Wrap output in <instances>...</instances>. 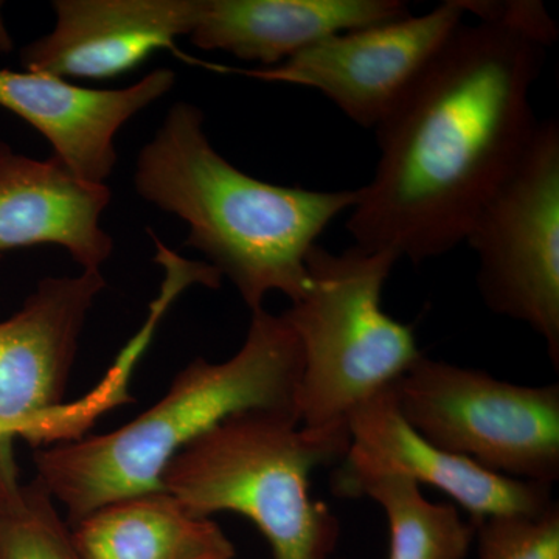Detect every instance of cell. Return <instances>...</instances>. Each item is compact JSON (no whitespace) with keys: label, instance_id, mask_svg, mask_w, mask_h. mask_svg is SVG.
I'll use <instances>...</instances> for the list:
<instances>
[{"label":"cell","instance_id":"7","mask_svg":"<svg viewBox=\"0 0 559 559\" xmlns=\"http://www.w3.org/2000/svg\"><path fill=\"white\" fill-rule=\"evenodd\" d=\"M480 296L530 326L559 370V124L538 123L527 148L471 224Z\"/></svg>","mask_w":559,"mask_h":559},{"label":"cell","instance_id":"8","mask_svg":"<svg viewBox=\"0 0 559 559\" xmlns=\"http://www.w3.org/2000/svg\"><path fill=\"white\" fill-rule=\"evenodd\" d=\"M465 11L447 0L418 16L336 33L252 79L320 92L353 123L377 130L447 46Z\"/></svg>","mask_w":559,"mask_h":559},{"label":"cell","instance_id":"9","mask_svg":"<svg viewBox=\"0 0 559 559\" xmlns=\"http://www.w3.org/2000/svg\"><path fill=\"white\" fill-rule=\"evenodd\" d=\"M347 426L349 448L333 481L401 474L451 496L474 522L539 516L555 503L551 485L500 476L419 436L401 414L390 388L349 412Z\"/></svg>","mask_w":559,"mask_h":559},{"label":"cell","instance_id":"21","mask_svg":"<svg viewBox=\"0 0 559 559\" xmlns=\"http://www.w3.org/2000/svg\"><path fill=\"white\" fill-rule=\"evenodd\" d=\"M2 5L3 3L0 2V51H9L13 47V40H11L5 24H3Z\"/></svg>","mask_w":559,"mask_h":559},{"label":"cell","instance_id":"5","mask_svg":"<svg viewBox=\"0 0 559 559\" xmlns=\"http://www.w3.org/2000/svg\"><path fill=\"white\" fill-rule=\"evenodd\" d=\"M396 263L392 253L356 245L341 253L311 249L307 289L282 314L301 349L296 407L304 428L347 425L349 412L421 356L414 329L382 310Z\"/></svg>","mask_w":559,"mask_h":559},{"label":"cell","instance_id":"19","mask_svg":"<svg viewBox=\"0 0 559 559\" xmlns=\"http://www.w3.org/2000/svg\"><path fill=\"white\" fill-rule=\"evenodd\" d=\"M479 559H559V506L539 516H491L474 522Z\"/></svg>","mask_w":559,"mask_h":559},{"label":"cell","instance_id":"12","mask_svg":"<svg viewBox=\"0 0 559 559\" xmlns=\"http://www.w3.org/2000/svg\"><path fill=\"white\" fill-rule=\"evenodd\" d=\"M105 288L102 271L43 278L21 310L0 322V417L64 404L84 323Z\"/></svg>","mask_w":559,"mask_h":559},{"label":"cell","instance_id":"11","mask_svg":"<svg viewBox=\"0 0 559 559\" xmlns=\"http://www.w3.org/2000/svg\"><path fill=\"white\" fill-rule=\"evenodd\" d=\"M175 83L176 73L165 68L123 90H90L49 73L0 69V106L49 140L51 156L76 178L105 183L117 165L121 127Z\"/></svg>","mask_w":559,"mask_h":559},{"label":"cell","instance_id":"10","mask_svg":"<svg viewBox=\"0 0 559 559\" xmlns=\"http://www.w3.org/2000/svg\"><path fill=\"white\" fill-rule=\"evenodd\" d=\"M57 24L21 50L22 68L60 79L106 80L176 49L200 0H55Z\"/></svg>","mask_w":559,"mask_h":559},{"label":"cell","instance_id":"17","mask_svg":"<svg viewBox=\"0 0 559 559\" xmlns=\"http://www.w3.org/2000/svg\"><path fill=\"white\" fill-rule=\"evenodd\" d=\"M0 559H83L49 492L22 481L14 440L0 441Z\"/></svg>","mask_w":559,"mask_h":559},{"label":"cell","instance_id":"4","mask_svg":"<svg viewBox=\"0 0 559 559\" xmlns=\"http://www.w3.org/2000/svg\"><path fill=\"white\" fill-rule=\"evenodd\" d=\"M348 448L347 425L308 429L296 411L237 412L183 448L160 487L193 516L248 518L274 559H330L341 522L311 498V473L341 463Z\"/></svg>","mask_w":559,"mask_h":559},{"label":"cell","instance_id":"13","mask_svg":"<svg viewBox=\"0 0 559 559\" xmlns=\"http://www.w3.org/2000/svg\"><path fill=\"white\" fill-rule=\"evenodd\" d=\"M106 183L84 182L57 157L33 159L0 142V259L10 250L60 246L83 271H102L114 240L103 229Z\"/></svg>","mask_w":559,"mask_h":559},{"label":"cell","instance_id":"2","mask_svg":"<svg viewBox=\"0 0 559 559\" xmlns=\"http://www.w3.org/2000/svg\"><path fill=\"white\" fill-rule=\"evenodd\" d=\"M204 112L178 102L140 150L134 187L189 227L186 246L234 283L250 311L271 293L290 304L308 286L307 260L320 235L349 212L358 190L275 186L246 175L213 148Z\"/></svg>","mask_w":559,"mask_h":559},{"label":"cell","instance_id":"18","mask_svg":"<svg viewBox=\"0 0 559 559\" xmlns=\"http://www.w3.org/2000/svg\"><path fill=\"white\" fill-rule=\"evenodd\" d=\"M130 380L123 371L110 369L90 393L55 409L24 418L0 417V441L22 439L35 450L83 439L87 430L109 411L132 403Z\"/></svg>","mask_w":559,"mask_h":559},{"label":"cell","instance_id":"15","mask_svg":"<svg viewBox=\"0 0 559 559\" xmlns=\"http://www.w3.org/2000/svg\"><path fill=\"white\" fill-rule=\"evenodd\" d=\"M83 559H234L235 547L212 518L189 513L164 489L92 511L70 528Z\"/></svg>","mask_w":559,"mask_h":559},{"label":"cell","instance_id":"14","mask_svg":"<svg viewBox=\"0 0 559 559\" xmlns=\"http://www.w3.org/2000/svg\"><path fill=\"white\" fill-rule=\"evenodd\" d=\"M411 14L401 0H200L189 38L274 68L319 40Z\"/></svg>","mask_w":559,"mask_h":559},{"label":"cell","instance_id":"1","mask_svg":"<svg viewBox=\"0 0 559 559\" xmlns=\"http://www.w3.org/2000/svg\"><path fill=\"white\" fill-rule=\"evenodd\" d=\"M544 50L500 25H460L374 130L377 168L347 221L356 246L419 264L465 242L538 127Z\"/></svg>","mask_w":559,"mask_h":559},{"label":"cell","instance_id":"3","mask_svg":"<svg viewBox=\"0 0 559 559\" xmlns=\"http://www.w3.org/2000/svg\"><path fill=\"white\" fill-rule=\"evenodd\" d=\"M301 349L282 314L252 312L242 347L224 362L197 358L167 395L128 425L35 450L36 481L70 525L116 500L162 489L168 463L237 412L296 411Z\"/></svg>","mask_w":559,"mask_h":559},{"label":"cell","instance_id":"6","mask_svg":"<svg viewBox=\"0 0 559 559\" xmlns=\"http://www.w3.org/2000/svg\"><path fill=\"white\" fill-rule=\"evenodd\" d=\"M419 436L513 479L559 480V384L520 385L419 356L390 385Z\"/></svg>","mask_w":559,"mask_h":559},{"label":"cell","instance_id":"16","mask_svg":"<svg viewBox=\"0 0 559 559\" xmlns=\"http://www.w3.org/2000/svg\"><path fill=\"white\" fill-rule=\"evenodd\" d=\"M341 498L380 503L389 522V559H465L476 538V524L460 516L452 503L430 502L417 481L401 474H374L333 481Z\"/></svg>","mask_w":559,"mask_h":559},{"label":"cell","instance_id":"20","mask_svg":"<svg viewBox=\"0 0 559 559\" xmlns=\"http://www.w3.org/2000/svg\"><path fill=\"white\" fill-rule=\"evenodd\" d=\"M465 14L477 17V22L500 25L511 32L549 47L558 38V27L549 11L535 0H459Z\"/></svg>","mask_w":559,"mask_h":559}]
</instances>
